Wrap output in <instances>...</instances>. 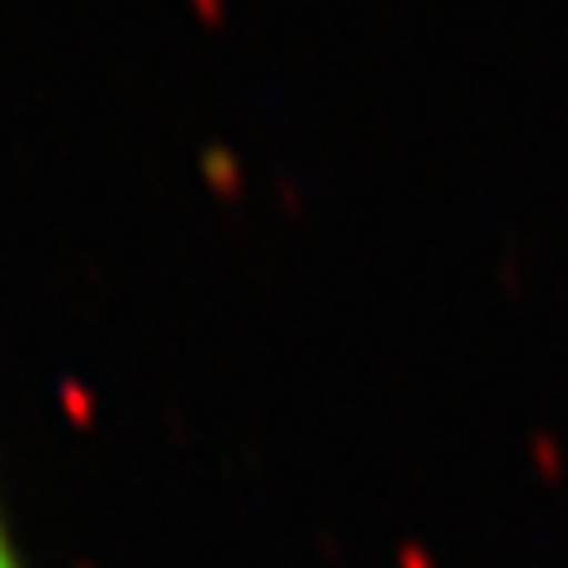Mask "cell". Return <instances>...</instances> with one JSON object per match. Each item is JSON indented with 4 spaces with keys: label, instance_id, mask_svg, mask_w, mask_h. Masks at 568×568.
<instances>
[{
    "label": "cell",
    "instance_id": "cell-1",
    "mask_svg": "<svg viewBox=\"0 0 568 568\" xmlns=\"http://www.w3.org/2000/svg\"><path fill=\"white\" fill-rule=\"evenodd\" d=\"M0 568H14V559H10V549H6V540H0Z\"/></svg>",
    "mask_w": 568,
    "mask_h": 568
}]
</instances>
